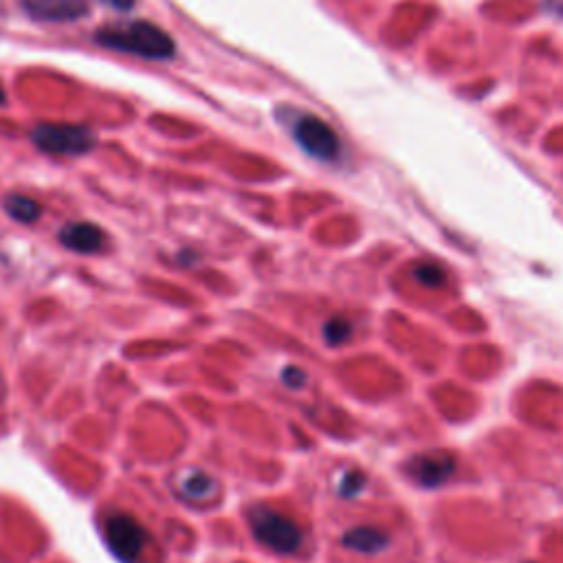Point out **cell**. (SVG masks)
Listing matches in <instances>:
<instances>
[{"label":"cell","instance_id":"obj_1","mask_svg":"<svg viewBox=\"0 0 563 563\" xmlns=\"http://www.w3.org/2000/svg\"><path fill=\"white\" fill-rule=\"evenodd\" d=\"M95 40L102 47L139 55L143 60H170L176 53L174 40L161 27L146 20L119 22L97 29Z\"/></svg>","mask_w":563,"mask_h":563},{"label":"cell","instance_id":"obj_2","mask_svg":"<svg viewBox=\"0 0 563 563\" xmlns=\"http://www.w3.org/2000/svg\"><path fill=\"white\" fill-rule=\"evenodd\" d=\"M249 526L253 537L278 555H293L300 550L304 542L302 528L297 526L291 517L282 515L280 511H273L269 506H256V509H251Z\"/></svg>","mask_w":563,"mask_h":563},{"label":"cell","instance_id":"obj_3","mask_svg":"<svg viewBox=\"0 0 563 563\" xmlns=\"http://www.w3.org/2000/svg\"><path fill=\"white\" fill-rule=\"evenodd\" d=\"M31 141L38 150L58 157H80L95 148L91 128L75 124H40L31 132Z\"/></svg>","mask_w":563,"mask_h":563},{"label":"cell","instance_id":"obj_4","mask_svg":"<svg viewBox=\"0 0 563 563\" xmlns=\"http://www.w3.org/2000/svg\"><path fill=\"white\" fill-rule=\"evenodd\" d=\"M295 141L319 161H335L341 154V143L324 119L315 115H302L293 126Z\"/></svg>","mask_w":563,"mask_h":563},{"label":"cell","instance_id":"obj_5","mask_svg":"<svg viewBox=\"0 0 563 563\" xmlns=\"http://www.w3.org/2000/svg\"><path fill=\"white\" fill-rule=\"evenodd\" d=\"M106 544L124 563H135L148 544V533L130 515H110L104 526Z\"/></svg>","mask_w":563,"mask_h":563},{"label":"cell","instance_id":"obj_6","mask_svg":"<svg viewBox=\"0 0 563 563\" xmlns=\"http://www.w3.org/2000/svg\"><path fill=\"white\" fill-rule=\"evenodd\" d=\"M456 471V458L447 451H429L407 462V473L421 487L434 489L447 482Z\"/></svg>","mask_w":563,"mask_h":563},{"label":"cell","instance_id":"obj_7","mask_svg":"<svg viewBox=\"0 0 563 563\" xmlns=\"http://www.w3.org/2000/svg\"><path fill=\"white\" fill-rule=\"evenodd\" d=\"M20 5L38 22H75L91 11L88 0H20Z\"/></svg>","mask_w":563,"mask_h":563},{"label":"cell","instance_id":"obj_8","mask_svg":"<svg viewBox=\"0 0 563 563\" xmlns=\"http://www.w3.org/2000/svg\"><path fill=\"white\" fill-rule=\"evenodd\" d=\"M176 491L187 502H209L216 498L218 482L201 469H185L176 480Z\"/></svg>","mask_w":563,"mask_h":563},{"label":"cell","instance_id":"obj_9","mask_svg":"<svg viewBox=\"0 0 563 563\" xmlns=\"http://www.w3.org/2000/svg\"><path fill=\"white\" fill-rule=\"evenodd\" d=\"M60 242L77 253H97L104 247L102 229L91 223H71L60 231Z\"/></svg>","mask_w":563,"mask_h":563},{"label":"cell","instance_id":"obj_10","mask_svg":"<svg viewBox=\"0 0 563 563\" xmlns=\"http://www.w3.org/2000/svg\"><path fill=\"white\" fill-rule=\"evenodd\" d=\"M341 544L361 555H379L390 546V537L374 526H357L341 537Z\"/></svg>","mask_w":563,"mask_h":563},{"label":"cell","instance_id":"obj_11","mask_svg":"<svg viewBox=\"0 0 563 563\" xmlns=\"http://www.w3.org/2000/svg\"><path fill=\"white\" fill-rule=\"evenodd\" d=\"M5 212L18 220V223H33V220H38L42 214V207L33 201L29 196H22V194H11L5 198Z\"/></svg>","mask_w":563,"mask_h":563},{"label":"cell","instance_id":"obj_12","mask_svg":"<svg viewBox=\"0 0 563 563\" xmlns=\"http://www.w3.org/2000/svg\"><path fill=\"white\" fill-rule=\"evenodd\" d=\"M414 278L427 289H440L447 282V271L436 262H423L414 269Z\"/></svg>","mask_w":563,"mask_h":563},{"label":"cell","instance_id":"obj_13","mask_svg":"<svg viewBox=\"0 0 563 563\" xmlns=\"http://www.w3.org/2000/svg\"><path fill=\"white\" fill-rule=\"evenodd\" d=\"M352 337V324L346 317H333L324 324V339L330 346H341Z\"/></svg>","mask_w":563,"mask_h":563},{"label":"cell","instance_id":"obj_14","mask_svg":"<svg viewBox=\"0 0 563 563\" xmlns=\"http://www.w3.org/2000/svg\"><path fill=\"white\" fill-rule=\"evenodd\" d=\"M363 482H366V478H363L359 471H346L344 478L339 482V493L344 495V498H352V495H357L363 489Z\"/></svg>","mask_w":563,"mask_h":563},{"label":"cell","instance_id":"obj_15","mask_svg":"<svg viewBox=\"0 0 563 563\" xmlns=\"http://www.w3.org/2000/svg\"><path fill=\"white\" fill-rule=\"evenodd\" d=\"M282 379H284V383H286V385H291V388H302V385L306 383L304 372H302V370H297V368H289V370H284Z\"/></svg>","mask_w":563,"mask_h":563},{"label":"cell","instance_id":"obj_16","mask_svg":"<svg viewBox=\"0 0 563 563\" xmlns=\"http://www.w3.org/2000/svg\"><path fill=\"white\" fill-rule=\"evenodd\" d=\"M102 3L113 7L115 11H130V9H135L137 0H102Z\"/></svg>","mask_w":563,"mask_h":563},{"label":"cell","instance_id":"obj_17","mask_svg":"<svg viewBox=\"0 0 563 563\" xmlns=\"http://www.w3.org/2000/svg\"><path fill=\"white\" fill-rule=\"evenodd\" d=\"M7 102V95H5V88H3V84H0V106H3Z\"/></svg>","mask_w":563,"mask_h":563}]
</instances>
